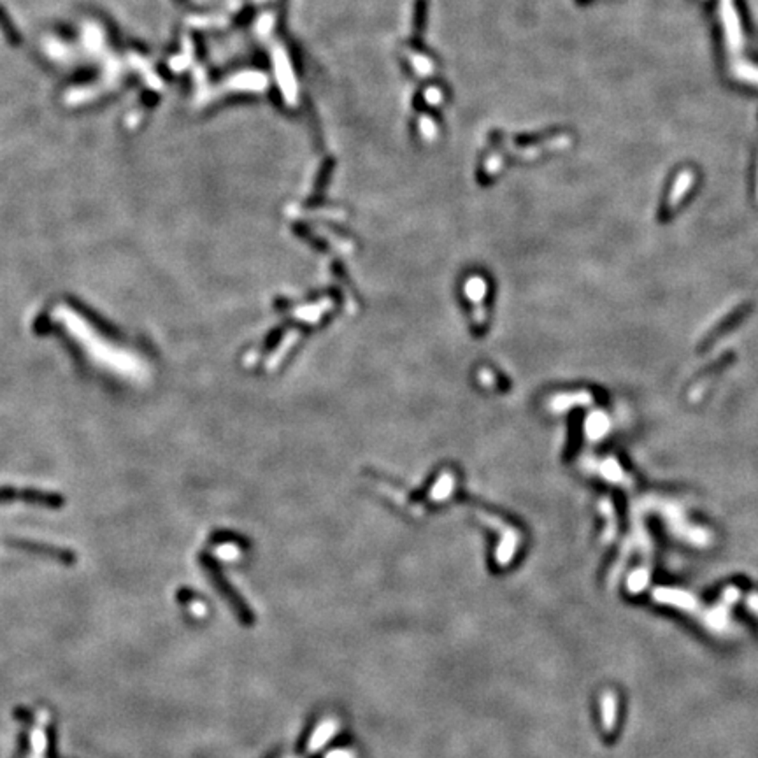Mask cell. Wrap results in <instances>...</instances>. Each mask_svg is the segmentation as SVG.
Wrapping results in <instances>:
<instances>
[{"label": "cell", "instance_id": "cell-15", "mask_svg": "<svg viewBox=\"0 0 758 758\" xmlns=\"http://www.w3.org/2000/svg\"><path fill=\"white\" fill-rule=\"evenodd\" d=\"M757 200H758V167H757Z\"/></svg>", "mask_w": 758, "mask_h": 758}, {"label": "cell", "instance_id": "cell-9", "mask_svg": "<svg viewBox=\"0 0 758 758\" xmlns=\"http://www.w3.org/2000/svg\"><path fill=\"white\" fill-rule=\"evenodd\" d=\"M607 426H609L607 416L602 415L600 411H597V413H594V415L588 418V434H590L588 437L600 439L602 435L606 434Z\"/></svg>", "mask_w": 758, "mask_h": 758}, {"label": "cell", "instance_id": "cell-3", "mask_svg": "<svg viewBox=\"0 0 758 758\" xmlns=\"http://www.w3.org/2000/svg\"><path fill=\"white\" fill-rule=\"evenodd\" d=\"M750 311H751V304H743V305H739L735 311H732L730 314H727V316L723 318V320L719 321L716 327H713V329L709 330L708 334H706V337L702 339V343L699 344V351H708V349L711 348L716 340L722 339L725 334L730 332V330L734 329L735 325L741 323V321H743L744 318L750 314Z\"/></svg>", "mask_w": 758, "mask_h": 758}, {"label": "cell", "instance_id": "cell-4", "mask_svg": "<svg viewBox=\"0 0 758 758\" xmlns=\"http://www.w3.org/2000/svg\"><path fill=\"white\" fill-rule=\"evenodd\" d=\"M9 544L18 548V550L30 551V553H34V555H43V556H47V559H53L60 563H65V565H72V563L76 562V555L72 553V551L63 550V548H58V546H51V544L36 543V541H21V539L9 541Z\"/></svg>", "mask_w": 758, "mask_h": 758}, {"label": "cell", "instance_id": "cell-11", "mask_svg": "<svg viewBox=\"0 0 758 758\" xmlns=\"http://www.w3.org/2000/svg\"><path fill=\"white\" fill-rule=\"evenodd\" d=\"M602 708H606V711L602 709V715H604V722H606V727L607 730H609L611 727H613V711L614 708H616V699H614V693L613 692H607L606 695H602Z\"/></svg>", "mask_w": 758, "mask_h": 758}, {"label": "cell", "instance_id": "cell-5", "mask_svg": "<svg viewBox=\"0 0 758 758\" xmlns=\"http://www.w3.org/2000/svg\"><path fill=\"white\" fill-rule=\"evenodd\" d=\"M719 11H722V20L723 27H725V36H727L728 51L735 53V51L741 50V46H743V32H741V27H739V18L734 9V2L732 0H722Z\"/></svg>", "mask_w": 758, "mask_h": 758}, {"label": "cell", "instance_id": "cell-13", "mask_svg": "<svg viewBox=\"0 0 758 758\" xmlns=\"http://www.w3.org/2000/svg\"><path fill=\"white\" fill-rule=\"evenodd\" d=\"M602 470H604V474H606L607 477H609L611 481H622L623 479V470L622 467L616 464V462H606L604 464V467H602Z\"/></svg>", "mask_w": 758, "mask_h": 758}, {"label": "cell", "instance_id": "cell-1", "mask_svg": "<svg viewBox=\"0 0 758 758\" xmlns=\"http://www.w3.org/2000/svg\"><path fill=\"white\" fill-rule=\"evenodd\" d=\"M202 567H204V571H206V574H208L209 581L215 585L218 594L227 600L228 607H230L232 613L237 616L239 622L246 627L255 625V622H257L255 611L248 606L246 600L241 597V594H239V592L232 587L230 583L225 579V576L219 572V569L213 563V560H209L208 556H202Z\"/></svg>", "mask_w": 758, "mask_h": 758}, {"label": "cell", "instance_id": "cell-2", "mask_svg": "<svg viewBox=\"0 0 758 758\" xmlns=\"http://www.w3.org/2000/svg\"><path fill=\"white\" fill-rule=\"evenodd\" d=\"M21 501L30 502V504L41 506V508L60 509L63 506V497L58 493L41 492V490H18L11 486H0V502L8 501Z\"/></svg>", "mask_w": 758, "mask_h": 758}, {"label": "cell", "instance_id": "cell-6", "mask_svg": "<svg viewBox=\"0 0 758 758\" xmlns=\"http://www.w3.org/2000/svg\"><path fill=\"white\" fill-rule=\"evenodd\" d=\"M693 181H695V176H693L692 171H683L678 174L676 181H674L673 188H671V192L667 195V200H665L664 208H662V219L671 218V215L676 211V208L681 204V200L684 199L688 190L693 186Z\"/></svg>", "mask_w": 758, "mask_h": 758}, {"label": "cell", "instance_id": "cell-14", "mask_svg": "<svg viewBox=\"0 0 758 758\" xmlns=\"http://www.w3.org/2000/svg\"><path fill=\"white\" fill-rule=\"evenodd\" d=\"M327 758H353L351 753L348 751H332L330 755H327Z\"/></svg>", "mask_w": 758, "mask_h": 758}, {"label": "cell", "instance_id": "cell-12", "mask_svg": "<svg viewBox=\"0 0 758 758\" xmlns=\"http://www.w3.org/2000/svg\"><path fill=\"white\" fill-rule=\"evenodd\" d=\"M600 509L602 512H606L607 515V528H606V536H604V541H611L614 537V528H616V520H614V509H613V504H611L609 501H602L600 502Z\"/></svg>", "mask_w": 758, "mask_h": 758}, {"label": "cell", "instance_id": "cell-16", "mask_svg": "<svg viewBox=\"0 0 758 758\" xmlns=\"http://www.w3.org/2000/svg\"><path fill=\"white\" fill-rule=\"evenodd\" d=\"M585 2H592V0H585Z\"/></svg>", "mask_w": 758, "mask_h": 758}, {"label": "cell", "instance_id": "cell-8", "mask_svg": "<svg viewBox=\"0 0 758 758\" xmlns=\"http://www.w3.org/2000/svg\"><path fill=\"white\" fill-rule=\"evenodd\" d=\"M728 360H732V355H730V353H725V355L719 356L716 362H713L711 367L706 369V371L700 374V378H704V376H706V379H699V381L695 383V387L690 390V400H692V402H697V400H700V397L704 395V390H706V388H708V385L713 381L711 378H715V374L719 371V369L723 367V365H727Z\"/></svg>", "mask_w": 758, "mask_h": 758}, {"label": "cell", "instance_id": "cell-7", "mask_svg": "<svg viewBox=\"0 0 758 758\" xmlns=\"http://www.w3.org/2000/svg\"><path fill=\"white\" fill-rule=\"evenodd\" d=\"M69 304H72V307L78 311L81 316H85L86 320L90 321L91 325H94L95 329L100 330L102 334L106 337H113V339H120L122 337V334H120V330L116 329V327H113V325L109 323V321H106L104 318L100 316V314L94 313L91 311V307H88L86 304H83V302H79L78 299H69Z\"/></svg>", "mask_w": 758, "mask_h": 758}, {"label": "cell", "instance_id": "cell-10", "mask_svg": "<svg viewBox=\"0 0 758 758\" xmlns=\"http://www.w3.org/2000/svg\"><path fill=\"white\" fill-rule=\"evenodd\" d=\"M334 728H336V725H334L332 722L323 723V725H321V727L318 728L316 732H314L313 739H311V744H309V750H311V751L318 750V748H320L321 744H323L325 741H327V739H329L330 735L334 734Z\"/></svg>", "mask_w": 758, "mask_h": 758}]
</instances>
